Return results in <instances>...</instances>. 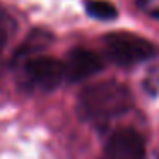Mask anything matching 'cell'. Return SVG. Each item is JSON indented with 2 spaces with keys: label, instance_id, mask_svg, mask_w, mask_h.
Returning a JSON list of instances; mask_svg holds the SVG:
<instances>
[{
  "label": "cell",
  "instance_id": "cell-1",
  "mask_svg": "<svg viewBox=\"0 0 159 159\" xmlns=\"http://www.w3.org/2000/svg\"><path fill=\"white\" fill-rule=\"evenodd\" d=\"M134 106L132 93L118 80H101L86 86L77 98V115L84 121L104 125Z\"/></svg>",
  "mask_w": 159,
  "mask_h": 159
},
{
  "label": "cell",
  "instance_id": "cell-2",
  "mask_svg": "<svg viewBox=\"0 0 159 159\" xmlns=\"http://www.w3.org/2000/svg\"><path fill=\"white\" fill-rule=\"evenodd\" d=\"M103 45L108 58L121 67H132L142 63L151 58L156 52L154 45L149 39L125 31L106 34L103 38Z\"/></svg>",
  "mask_w": 159,
  "mask_h": 159
},
{
  "label": "cell",
  "instance_id": "cell-3",
  "mask_svg": "<svg viewBox=\"0 0 159 159\" xmlns=\"http://www.w3.org/2000/svg\"><path fill=\"white\" fill-rule=\"evenodd\" d=\"M24 80L31 89L48 93L62 84L65 79L63 62L50 57H31L22 67Z\"/></svg>",
  "mask_w": 159,
  "mask_h": 159
},
{
  "label": "cell",
  "instance_id": "cell-4",
  "mask_svg": "<svg viewBox=\"0 0 159 159\" xmlns=\"http://www.w3.org/2000/svg\"><path fill=\"white\" fill-rule=\"evenodd\" d=\"M145 142L134 128H116L104 144L99 159H144Z\"/></svg>",
  "mask_w": 159,
  "mask_h": 159
},
{
  "label": "cell",
  "instance_id": "cell-5",
  "mask_svg": "<svg viewBox=\"0 0 159 159\" xmlns=\"http://www.w3.org/2000/svg\"><path fill=\"white\" fill-rule=\"evenodd\" d=\"M101 69H103L101 57L87 48L70 50L67 53V60L63 62L65 79L69 82H82L101 72Z\"/></svg>",
  "mask_w": 159,
  "mask_h": 159
},
{
  "label": "cell",
  "instance_id": "cell-6",
  "mask_svg": "<svg viewBox=\"0 0 159 159\" xmlns=\"http://www.w3.org/2000/svg\"><path fill=\"white\" fill-rule=\"evenodd\" d=\"M53 41V34L43 28H36L28 34V38L22 41V45L16 52V58H31V57H38V53L45 52Z\"/></svg>",
  "mask_w": 159,
  "mask_h": 159
},
{
  "label": "cell",
  "instance_id": "cell-7",
  "mask_svg": "<svg viewBox=\"0 0 159 159\" xmlns=\"http://www.w3.org/2000/svg\"><path fill=\"white\" fill-rule=\"evenodd\" d=\"M86 12L98 21H113L118 17V11L108 0H86Z\"/></svg>",
  "mask_w": 159,
  "mask_h": 159
},
{
  "label": "cell",
  "instance_id": "cell-8",
  "mask_svg": "<svg viewBox=\"0 0 159 159\" xmlns=\"http://www.w3.org/2000/svg\"><path fill=\"white\" fill-rule=\"evenodd\" d=\"M12 28H14V21L7 14H0V53L4 52V48L11 39Z\"/></svg>",
  "mask_w": 159,
  "mask_h": 159
},
{
  "label": "cell",
  "instance_id": "cell-9",
  "mask_svg": "<svg viewBox=\"0 0 159 159\" xmlns=\"http://www.w3.org/2000/svg\"><path fill=\"white\" fill-rule=\"evenodd\" d=\"M137 7L152 19H159V0H137Z\"/></svg>",
  "mask_w": 159,
  "mask_h": 159
}]
</instances>
